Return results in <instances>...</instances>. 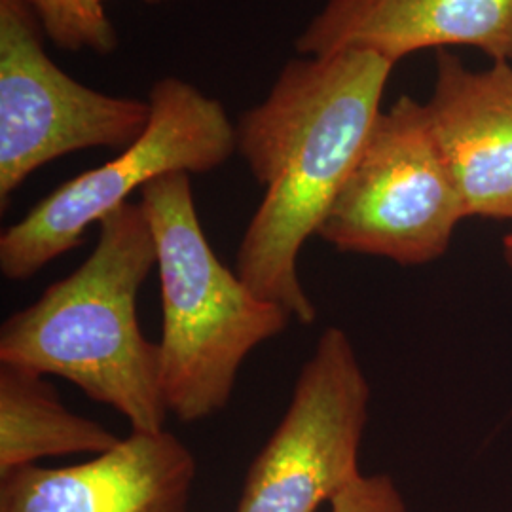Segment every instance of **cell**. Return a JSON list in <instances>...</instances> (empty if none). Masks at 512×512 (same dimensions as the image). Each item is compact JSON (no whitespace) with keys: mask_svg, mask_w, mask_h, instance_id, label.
<instances>
[{"mask_svg":"<svg viewBox=\"0 0 512 512\" xmlns=\"http://www.w3.org/2000/svg\"><path fill=\"white\" fill-rule=\"evenodd\" d=\"M391 71V61L363 50L302 55L239 120L238 152L266 194L241 239L236 274L302 325L317 311L298 277L300 249L365 147Z\"/></svg>","mask_w":512,"mask_h":512,"instance_id":"6da1fadb","label":"cell"},{"mask_svg":"<svg viewBox=\"0 0 512 512\" xmlns=\"http://www.w3.org/2000/svg\"><path fill=\"white\" fill-rule=\"evenodd\" d=\"M97 226L84 264L2 323L0 363L61 376L120 412L131 431L156 433L169 412L160 348L137 319V294L158 266L156 243L139 203H124Z\"/></svg>","mask_w":512,"mask_h":512,"instance_id":"7a4b0ae2","label":"cell"},{"mask_svg":"<svg viewBox=\"0 0 512 512\" xmlns=\"http://www.w3.org/2000/svg\"><path fill=\"white\" fill-rule=\"evenodd\" d=\"M158 255L164 327L160 384L181 421L215 416L232 397L247 355L289 327L293 313L260 298L213 253L198 219L188 173L141 190Z\"/></svg>","mask_w":512,"mask_h":512,"instance_id":"3957f363","label":"cell"},{"mask_svg":"<svg viewBox=\"0 0 512 512\" xmlns=\"http://www.w3.org/2000/svg\"><path fill=\"white\" fill-rule=\"evenodd\" d=\"M143 135L114 160L61 184L0 236V272L23 281L80 245L84 232L169 173H207L238 152L224 105L183 78L165 76L148 97Z\"/></svg>","mask_w":512,"mask_h":512,"instance_id":"277c9868","label":"cell"},{"mask_svg":"<svg viewBox=\"0 0 512 512\" xmlns=\"http://www.w3.org/2000/svg\"><path fill=\"white\" fill-rule=\"evenodd\" d=\"M463 219L427 107L401 95L376 118L317 236L342 253L421 266L448 251Z\"/></svg>","mask_w":512,"mask_h":512,"instance_id":"5b68a950","label":"cell"},{"mask_svg":"<svg viewBox=\"0 0 512 512\" xmlns=\"http://www.w3.org/2000/svg\"><path fill=\"white\" fill-rule=\"evenodd\" d=\"M29 0H0V207L37 169L88 148H128L150 103L97 92L46 54Z\"/></svg>","mask_w":512,"mask_h":512,"instance_id":"8992f818","label":"cell"},{"mask_svg":"<svg viewBox=\"0 0 512 512\" xmlns=\"http://www.w3.org/2000/svg\"><path fill=\"white\" fill-rule=\"evenodd\" d=\"M370 385L348 334L329 327L294 382L291 404L249 467L236 512H315L363 475Z\"/></svg>","mask_w":512,"mask_h":512,"instance_id":"52a82bcc","label":"cell"},{"mask_svg":"<svg viewBox=\"0 0 512 512\" xmlns=\"http://www.w3.org/2000/svg\"><path fill=\"white\" fill-rule=\"evenodd\" d=\"M196 459L169 431L120 440L71 467H19L0 476V512H188Z\"/></svg>","mask_w":512,"mask_h":512,"instance_id":"ba28073f","label":"cell"},{"mask_svg":"<svg viewBox=\"0 0 512 512\" xmlns=\"http://www.w3.org/2000/svg\"><path fill=\"white\" fill-rule=\"evenodd\" d=\"M446 46L512 61V0H327L294 44L300 55L363 50L393 65Z\"/></svg>","mask_w":512,"mask_h":512,"instance_id":"9c48e42d","label":"cell"},{"mask_svg":"<svg viewBox=\"0 0 512 512\" xmlns=\"http://www.w3.org/2000/svg\"><path fill=\"white\" fill-rule=\"evenodd\" d=\"M425 107L467 217L512 222V61L475 71L440 50Z\"/></svg>","mask_w":512,"mask_h":512,"instance_id":"30bf717a","label":"cell"},{"mask_svg":"<svg viewBox=\"0 0 512 512\" xmlns=\"http://www.w3.org/2000/svg\"><path fill=\"white\" fill-rule=\"evenodd\" d=\"M120 437L76 416L44 374L0 363V476L40 459L105 454Z\"/></svg>","mask_w":512,"mask_h":512,"instance_id":"8fae6325","label":"cell"},{"mask_svg":"<svg viewBox=\"0 0 512 512\" xmlns=\"http://www.w3.org/2000/svg\"><path fill=\"white\" fill-rule=\"evenodd\" d=\"M40 27L63 50L110 54L118 46L116 29L105 10L82 0H29Z\"/></svg>","mask_w":512,"mask_h":512,"instance_id":"7c38bea8","label":"cell"},{"mask_svg":"<svg viewBox=\"0 0 512 512\" xmlns=\"http://www.w3.org/2000/svg\"><path fill=\"white\" fill-rule=\"evenodd\" d=\"M330 512H408V507L391 476L361 475L332 499Z\"/></svg>","mask_w":512,"mask_h":512,"instance_id":"4fadbf2b","label":"cell"},{"mask_svg":"<svg viewBox=\"0 0 512 512\" xmlns=\"http://www.w3.org/2000/svg\"><path fill=\"white\" fill-rule=\"evenodd\" d=\"M503 256H505L507 266L512 270V232L503 239Z\"/></svg>","mask_w":512,"mask_h":512,"instance_id":"5bb4252c","label":"cell"},{"mask_svg":"<svg viewBox=\"0 0 512 512\" xmlns=\"http://www.w3.org/2000/svg\"><path fill=\"white\" fill-rule=\"evenodd\" d=\"M82 2H86L88 6L97 8V10H105V0H82Z\"/></svg>","mask_w":512,"mask_h":512,"instance_id":"9a60e30c","label":"cell"},{"mask_svg":"<svg viewBox=\"0 0 512 512\" xmlns=\"http://www.w3.org/2000/svg\"><path fill=\"white\" fill-rule=\"evenodd\" d=\"M145 2H150V4H160V2H169V0H145Z\"/></svg>","mask_w":512,"mask_h":512,"instance_id":"2e32d148","label":"cell"}]
</instances>
